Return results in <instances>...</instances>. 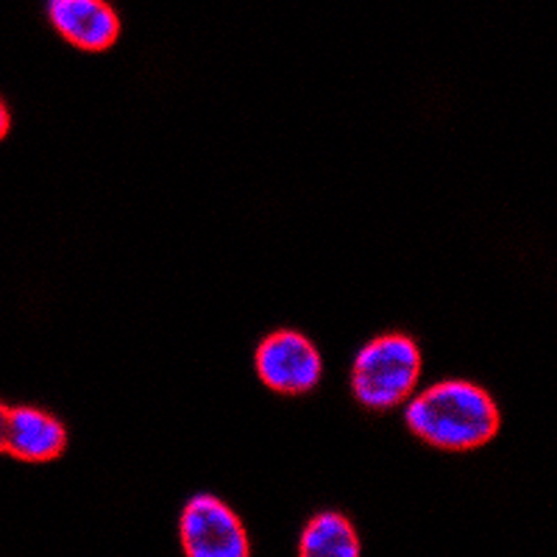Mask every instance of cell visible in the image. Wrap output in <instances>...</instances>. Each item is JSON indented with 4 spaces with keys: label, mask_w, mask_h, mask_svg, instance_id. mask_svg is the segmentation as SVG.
I'll use <instances>...</instances> for the list:
<instances>
[{
    "label": "cell",
    "mask_w": 557,
    "mask_h": 557,
    "mask_svg": "<svg viewBox=\"0 0 557 557\" xmlns=\"http://www.w3.org/2000/svg\"><path fill=\"white\" fill-rule=\"evenodd\" d=\"M405 421L426 446L474 451L499 435L502 412L485 387L469 380H444L412 396Z\"/></svg>",
    "instance_id": "cell-1"
},
{
    "label": "cell",
    "mask_w": 557,
    "mask_h": 557,
    "mask_svg": "<svg viewBox=\"0 0 557 557\" xmlns=\"http://www.w3.org/2000/svg\"><path fill=\"white\" fill-rule=\"evenodd\" d=\"M421 348L410 335L387 332L368 341L351 366V393L366 410L385 412L410 401L421 380Z\"/></svg>",
    "instance_id": "cell-2"
},
{
    "label": "cell",
    "mask_w": 557,
    "mask_h": 557,
    "mask_svg": "<svg viewBox=\"0 0 557 557\" xmlns=\"http://www.w3.org/2000/svg\"><path fill=\"white\" fill-rule=\"evenodd\" d=\"M253 368L262 385L278 396H307L323 376V360L315 343L293 330L262 337L253 351Z\"/></svg>",
    "instance_id": "cell-3"
},
{
    "label": "cell",
    "mask_w": 557,
    "mask_h": 557,
    "mask_svg": "<svg viewBox=\"0 0 557 557\" xmlns=\"http://www.w3.org/2000/svg\"><path fill=\"white\" fill-rule=\"evenodd\" d=\"M178 541L187 557H248L246 527L240 516L212 494L193 496L178 519Z\"/></svg>",
    "instance_id": "cell-4"
},
{
    "label": "cell",
    "mask_w": 557,
    "mask_h": 557,
    "mask_svg": "<svg viewBox=\"0 0 557 557\" xmlns=\"http://www.w3.org/2000/svg\"><path fill=\"white\" fill-rule=\"evenodd\" d=\"M0 449L17 462H53L67 449V430L51 412L28 405L0 407Z\"/></svg>",
    "instance_id": "cell-5"
},
{
    "label": "cell",
    "mask_w": 557,
    "mask_h": 557,
    "mask_svg": "<svg viewBox=\"0 0 557 557\" xmlns=\"http://www.w3.org/2000/svg\"><path fill=\"white\" fill-rule=\"evenodd\" d=\"M53 32L87 53L109 51L121 39V14L107 0H45Z\"/></svg>",
    "instance_id": "cell-6"
},
{
    "label": "cell",
    "mask_w": 557,
    "mask_h": 557,
    "mask_svg": "<svg viewBox=\"0 0 557 557\" xmlns=\"http://www.w3.org/2000/svg\"><path fill=\"white\" fill-rule=\"evenodd\" d=\"M360 549L362 544L357 539L355 524L335 510H326V513H318L315 519H310V524L305 527L301 539H298V555L305 557H357Z\"/></svg>",
    "instance_id": "cell-7"
},
{
    "label": "cell",
    "mask_w": 557,
    "mask_h": 557,
    "mask_svg": "<svg viewBox=\"0 0 557 557\" xmlns=\"http://www.w3.org/2000/svg\"><path fill=\"white\" fill-rule=\"evenodd\" d=\"M0 112H3V126H0V134H3V137H7L9 128H12V112H9L7 103H3V109H0Z\"/></svg>",
    "instance_id": "cell-8"
}]
</instances>
